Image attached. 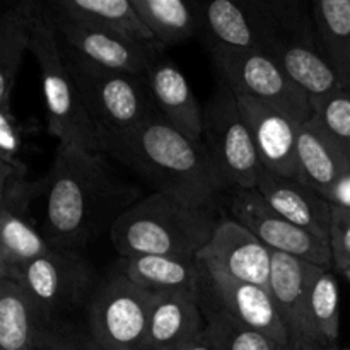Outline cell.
Wrapping results in <instances>:
<instances>
[{
	"label": "cell",
	"instance_id": "6da1fadb",
	"mask_svg": "<svg viewBox=\"0 0 350 350\" xmlns=\"http://www.w3.org/2000/svg\"><path fill=\"white\" fill-rule=\"evenodd\" d=\"M41 232L48 245L81 252L101 232L142 200L132 183L123 181L106 163L105 154H92L58 144L50 171Z\"/></svg>",
	"mask_w": 350,
	"mask_h": 350
},
{
	"label": "cell",
	"instance_id": "7a4b0ae2",
	"mask_svg": "<svg viewBox=\"0 0 350 350\" xmlns=\"http://www.w3.org/2000/svg\"><path fill=\"white\" fill-rule=\"evenodd\" d=\"M183 204L211 208L231 188L219 173L205 146L167 125L161 116L149 120L105 150Z\"/></svg>",
	"mask_w": 350,
	"mask_h": 350
},
{
	"label": "cell",
	"instance_id": "3957f363",
	"mask_svg": "<svg viewBox=\"0 0 350 350\" xmlns=\"http://www.w3.org/2000/svg\"><path fill=\"white\" fill-rule=\"evenodd\" d=\"M215 221L211 208H198L154 191L122 215L109 231L122 258L163 255L197 258L211 241Z\"/></svg>",
	"mask_w": 350,
	"mask_h": 350
},
{
	"label": "cell",
	"instance_id": "277c9868",
	"mask_svg": "<svg viewBox=\"0 0 350 350\" xmlns=\"http://www.w3.org/2000/svg\"><path fill=\"white\" fill-rule=\"evenodd\" d=\"M263 53L272 57L311 103L344 89L318 40L310 3L265 0Z\"/></svg>",
	"mask_w": 350,
	"mask_h": 350
},
{
	"label": "cell",
	"instance_id": "5b68a950",
	"mask_svg": "<svg viewBox=\"0 0 350 350\" xmlns=\"http://www.w3.org/2000/svg\"><path fill=\"white\" fill-rule=\"evenodd\" d=\"M31 53L40 67L50 135L58 139V144L105 154L82 105L74 74L65 60L48 3L34 2Z\"/></svg>",
	"mask_w": 350,
	"mask_h": 350
},
{
	"label": "cell",
	"instance_id": "8992f818",
	"mask_svg": "<svg viewBox=\"0 0 350 350\" xmlns=\"http://www.w3.org/2000/svg\"><path fill=\"white\" fill-rule=\"evenodd\" d=\"M67 64L103 152L159 116L146 75L96 70L70 60Z\"/></svg>",
	"mask_w": 350,
	"mask_h": 350
},
{
	"label": "cell",
	"instance_id": "52a82bcc",
	"mask_svg": "<svg viewBox=\"0 0 350 350\" xmlns=\"http://www.w3.org/2000/svg\"><path fill=\"white\" fill-rule=\"evenodd\" d=\"M14 282L21 284L38 306L65 320H74L79 311L85 317L101 284L94 267L81 252L55 246L24 265Z\"/></svg>",
	"mask_w": 350,
	"mask_h": 350
},
{
	"label": "cell",
	"instance_id": "ba28073f",
	"mask_svg": "<svg viewBox=\"0 0 350 350\" xmlns=\"http://www.w3.org/2000/svg\"><path fill=\"white\" fill-rule=\"evenodd\" d=\"M0 350H94L85 323L55 317L14 280H0Z\"/></svg>",
	"mask_w": 350,
	"mask_h": 350
},
{
	"label": "cell",
	"instance_id": "9c48e42d",
	"mask_svg": "<svg viewBox=\"0 0 350 350\" xmlns=\"http://www.w3.org/2000/svg\"><path fill=\"white\" fill-rule=\"evenodd\" d=\"M202 144L231 188H256L262 163L234 92L219 82L204 108Z\"/></svg>",
	"mask_w": 350,
	"mask_h": 350
},
{
	"label": "cell",
	"instance_id": "30bf717a",
	"mask_svg": "<svg viewBox=\"0 0 350 350\" xmlns=\"http://www.w3.org/2000/svg\"><path fill=\"white\" fill-rule=\"evenodd\" d=\"M156 294L130 282L122 270L99 284L84 323L94 350H140Z\"/></svg>",
	"mask_w": 350,
	"mask_h": 350
},
{
	"label": "cell",
	"instance_id": "8fae6325",
	"mask_svg": "<svg viewBox=\"0 0 350 350\" xmlns=\"http://www.w3.org/2000/svg\"><path fill=\"white\" fill-rule=\"evenodd\" d=\"M207 51L221 81L229 85L234 94L280 109L299 123L308 122L313 116L310 98L267 53L224 48H207Z\"/></svg>",
	"mask_w": 350,
	"mask_h": 350
},
{
	"label": "cell",
	"instance_id": "7c38bea8",
	"mask_svg": "<svg viewBox=\"0 0 350 350\" xmlns=\"http://www.w3.org/2000/svg\"><path fill=\"white\" fill-rule=\"evenodd\" d=\"M48 187V173L40 180L14 176L0 183V280H16L24 265L50 252L29 215L31 204L46 195Z\"/></svg>",
	"mask_w": 350,
	"mask_h": 350
},
{
	"label": "cell",
	"instance_id": "4fadbf2b",
	"mask_svg": "<svg viewBox=\"0 0 350 350\" xmlns=\"http://www.w3.org/2000/svg\"><path fill=\"white\" fill-rule=\"evenodd\" d=\"M51 14L65 58L82 67L146 75L154 58L163 55V50L159 48L147 46L109 31L67 19L55 14L53 10Z\"/></svg>",
	"mask_w": 350,
	"mask_h": 350
},
{
	"label": "cell",
	"instance_id": "5bb4252c",
	"mask_svg": "<svg viewBox=\"0 0 350 350\" xmlns=\"http://www.w3.org/2000/svg\"><path fill=\"white\" fill-rule=\"evenodd\" d=\"M231 217L252 231L270 252L294 256L311 265L334 269L330 243L297 228L273 211L256 188H232Z\"/></svg>",
	"mask_w": 350,
	"mask_h": 350
},
{
	"label": "cell",
	"instance_id": "9a60e30c",
	"mask_svg": "<svg viewBox=\"0 0 350 350\" xmlns=\"http://www.w3.org/2000/svg\"><path fill=\"white\" fill-rule=\"evenodd\" d=\"M202 297L211 301L243 327L267 335L282 347L289 345V335L269 289L232 279L212 265L202 263Z\"/></svg>",
	"mask_w": 350,
	"mask_h": 350
},
{
	"label": "cell",
	"instance_id": "2e32d148",
	"mask_svg": "<svg viewBox=\"0 0 350 350\" xmlns=\"http://www.w3.org/2000/svg\"><path fill=\"white\" fill-rule=\"evenodd\" d=\"M197 258L204 265L215 267L232 279L269 289L272 252L232 217L217 222L211 241Z\"/></svg>",
	"mask_w": 350,
	"mask_h": 350
},
{
	"label": "cell",
	"instance_id": "e0dca14e",
	"mask_svg": "<svg viewBox=\"0 0 350 350\" xmlns=\"http://www.w3.org/2000/svg\"><path fill=\"white\" fill-rule=\"evenodd\" d=\"M241 115L252 132L263 170L279 176L299 180L297 167V137L303 123L287 113L246 96H238Z\"/></svg>",
	"mask_w": 350,
	"mask_h": 350
},
{
	"label": "cell",
	"instance_id": "ac0fdd59",
	"mask_svg": "<svg viewBox=\"0 0 350 350\" xmlns=\"http://www.w3.org/2000/svg\"><path fill=\"white\" fill-rule=\"evenodd\" d=\"M200 36L205 48L262 51L265 38V0L198 2Z\"/></svg>",
	"mask_w": 350,
	"mask_h": 350
},
{
	"label": "cell",
	"instance_id": "d6986e66",
	"mask_svg": "<svg viewBox=\"0 0 350 350\" xmlns=\"http://www.w3.org/2000/svg\"><path fill=\"white\" fill-rule=\"evenodd\" d=\"M146 79L161 118L180 133L200 142L204 108L198 105L190 82L178 65L159 55L147 68Z\"/></svg>",
	"mask_w": 350,
	"mask_h": 350
},
{
	"label": "cell",
	"instance_id": "ffe728a7",
	"mask_svg": "<svg viewBox=\"0 0 350 350\" xmlns=\"http://www.w3.org/2000/svg\"><path fill=\"white\" fill-rule=\"evenodd\" d=\"M256 190L267 204L287 221L325 241L330 239L332 205L303 181L279 176L262 167Z\"/></svg>",
	"mask_w": 350,
	"mask_h": 350
},
{
	"label": "cell",
	"instance_id": "44dd1931",
	"mask_svg": "<svg viewBox=\"0 0 350 350\" xmlns=\"http://www.w3.org/2000/svg\"><path fill=\"white\" fill-rule=\"evenodd\" d=\"M205 325L198 294H157L140 350H181L204 334Z\"/></svg>",
	"mask_w": 350,
	"mask_h": 350
},
{
	"label": "cell",
	"instance_id": "7402d4cb",
	"mask_svg": "<svg viewBox=\"0 0 350 350\" xmlns=\"http://www.w3.org/2000/svg\"><path fill=\"white\" fill-rule=\"evenodd\" d=\"M311 269V263L272 252L269 291L289 335V345L303 349L311 347L306 321L308 282Z\"/></svg>",
	"mask_w": 350,
	"mask_h": 350
},
{
	"label": "cell",
	"instance_id": "603a6c76",
	"mask_svg": "<svg viewBox=\"0 0 350 350\" xmlns=\"http://www.w3.org/2000/svg\"><path fill=\"white\" fill-rule=\"evenodd\" d=\"M297 167L299 181L323 198L332 187L350 171L345 154L314 116L301 125L297 137Z\"/></svg>",
	"mask_w": 350,
	"mask_h": 350
},
{
	"label": "cell",
	"instance_id": "cb8c5ba5",
	"mask_svg": "<svg viewBox=\"0 0 350 350\" xmlns=\"http://www.w3.org/2000/svg\"><path fill=\"white\" fill-rule=\"evenodd\" d=\"M122 273L150 294H200L204 267L198 258L140 255L123 258Z\"/></svg>",
	"mask_w": 350,
	"mask_h": 350
},
{
	"label": "cell",
	"instance_id": "d4e9b609",
	"mask_svg": "<svg viewBox=\"0 0 350 350\" xmlns=\"http://www.w3.org/2000/svg\"><path fill=\"white\" fill-rule=\"evenodd\" d=\"M48 5L62 17L109 31L147 46L159 48L137 12L133 0H53L48 2Z\"/></svg>",
	"mask_w": 350,
	"mask_h": 350
},
{
	"label": "cell",
	"instance_id": "484cf974",
	"mask_svg": "<svg viewBox=\"0 0 350 350\" xmlns=\"http://www.w3.org/2000/svg\"><path fill=\"white\" fill-rule=\"evenodd\" d=\"M34 2L14 3L0 17V108H10L21 64L31 51Z\"/></svg>",
	"mask_w": 350,
	"mask_h": 350
},
{
	"label": "cell",
	"instance_id": "4316f807",
	"mask_svg": "<svg viewBox=\"0 0 350 350\" xmlns=\"http://www.w3.org/2000/svg\"><path fill=\"white\" fill-rule=\"evenodd\" d=\"M306 321L311 347H337L340 334V289L332 269L313 265L308 282Z\"/></svg>",
	"mask_w": 350,
	"mask_h": 350
},
{
	"label": "cell",
	"instance_id": "83f0119b",
	"mask_svg": "<svg viewBox=\"0 0 350 350\" xmlns=\"http://www.w3.org/2000/svg\"><path fill=\"white\" fill-rule=\"evenodd\" d=\"M157 46H174L200 36V9L191 0H133Z\"/></svg>",
	"mask_w": 350,
	"mask_h": 350
},
{
	"label": "cell",
	"instance_id": "f1b7e54d",
	"mask_svg": "<svg viewBox=\"0 0 350 350\" xmlns=\"http://www.w3.org/2000/svg\"><path fill=\"white\" fill-rule=\"evenodd\" d=\"M310 5L321 50L350 91V0H320Z\"/></svg>",
	"mask_w": 350,
	"mask_h": 350
},
{
	"label": "cell",
	"instance_id": "f546056e",
	"mask_svg": "<svg viewBox=\"0 0 350 350\" xmlns=\"http://www.w3.org/2000/svg\"><path fill=\"white\" fill-rule=\"evenodd\" d=\"M200 296V294H198ZM200 306L205 314V334L217 350H280L277 344L267 335L246 328L232 320L231 317L219 310L217 306L200 296Z\"/></svg>",
	"mask_w": 350,
	"mask_h": 350
},
{
	"label": "cell",
	"instance_id": "4dcf8cb0",
	"mask_svg": "<svg viewBox=\"0 0 350 350\" xmlns=\"http://www.w3.org/2000/svg\"><path fill=\"white\" fill-rule=\"evenodd\" d=\"M313 116L325 132L335 140L350 163V91L340 89L335 94L311 103Z\"/></svg>",
	"mask_w": 350,
	"mask_h": 350
},
{
	"label": "cell",
	"instance_id": "1f68e13d",
	"mask_svg": "<svg viewBox=\"0 0 350 350\" xmlns=\"http://www.w3.org/2000/svg\"><path fill=\"white\" fill-rule=\"evenodd\" d=\"M26 125L17 120L12 108H0V183L14 176H27V167L19 159Z\"/></svg>",
	"mask_w": 350,
	"mask_h": 350
},
{
	"label": "cell",
	"instance_id": "d6a6232c",
	"mask_svg": "<svg viewBox=\"0 0 350 350\" xmlns=\"http://www.w3.org/2000/svg\"><path fill=\"white\" fill-rule=\"evenodd\" d=\"M330 250L332 262L337 272H344L350 267V211L332 205L330 222Z\"/></svg>",
	"mask_w": 350,
	"mask_h": 350
},
{
	"label": "cell",
	"instance_id": "836d02e7",
	"mask_svg": "<svg viewBox=\"0 0 350 350\" xmlns=\"http://www.w3.org/2000/svg\"><path fill=\"white\" fill-rule=\"evenodd\" d=\"M325 200L330 205H334V207L349 208L350 211V171H347V173L332 187V190L325 195Z\"/></svg>",
	"mask_w": 350,
	"mask_h": 350
},
{
	"label": "cell",
	"instance_id": "e575fe53",
	"mask_svg": "<svg viewBox=\"0 0 350 350\" xmlns=\"http://www.w3.org/2000/svg\"><path fill=\"white\" fill-rule=\"evenodd\" d=\"M181 350H217V349L214 347V344H212V340L208 338V335L205 334L204 330V334L198 335L193 342H190L187 347H183Z\"/></svg>",
	"mask_w": 350,
	"mask_h": 350
},
{
	"label": "cell",
	"instance_id": "d590c367",
	"mask_svg": "<svg viewBox=\"0 0 350 350\" xmlns=\"http://www.w3.org/2000/svg\"><path fill=\"white\" fill-rule=\"evenodd\" d=\"M308 350H350V349H340V347H314Z\"/></svg>",
	"mask_w": 350,
	"mask_h": 350
},
{
	"label": "cell",
	"instance_id": "8d00e7d4",
	"mask_svg": "<svg viewBox=\"0 0 350 350\" xmlns=\"http://www.w3.org/2000/svg\"><path fill=\"white\" fill-rule=\"evenodd\" d=\"M280 350H308V349H303V347H296V345H286V347H282Z\"/></svg>",
	"mask_w": 350,
	"mask_h": 350
},
{
	"label": "cell",
	"instance_id": "74e56055",
	"mask_svg": "<svg viewBox=\"0 0 350 350\" xmlns=\"http://www.w3.org/2000/svg\"><path fill=\"white\" fill-rule=\"evenodd\" d=\"M342 275H344V277H345V279H347V280H349V282H350V267H347V269H345V270H344V272H342Z\"/></svg>",
	"mask_w": 350,
	"mask_h": 350
}]
</instances>
